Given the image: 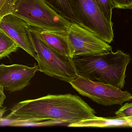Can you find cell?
Masks as SVG:
<instances>
[{
  "instance_id": "1",
  "label": "cell",
  "mask_w": 132,
  "mask_h": 132,
  "mask_svg": "<svg viewBox=\"0 0 132 132\" xmlns=\"http://www.w3.org/2000/svg\"><path fill=\"white\" fill-rule=\"evenodd\" d=\"M3 119L15 126L45 120H58L67 125L93 118L96 112L80 96L71 93L51 95L14 104Z\"/></svg>"
},
{
  "instance_id": "2",
  "label": "cell",
  "mask_w": 132,
  "mask_h": 132,
  "mask_svg": "<svg viewBox=\"0 0 132 132\" xmlns=\"http://www.w3.org/2000/svg\"><path fill=\"white\" fill-rule=\"evenodd\" d=\"M72 59L79 76L121 89L124 88L126 71L131 60L129 54L118 50Z\"/></svg>"
},
{
  "instance_id": "3",
  "label": "cell",
  "mask_w": 132,
  "mask_h": 132,
  "mask_svg": "<svg viewBox=\"0 0 132 132\" xmlns=\"http://www.w3.org/2000/svg\"><path fill=\"white\" fill-rule=\"evenodd\" d=\"M29 34L31 45L37 56L39 71L45 75L69 82L78 77L72 59L57 53L37 35L31 26Z\"/></svg>"
},
{
  "instance_id": "4",
  "label": "cell",
  "mask_w": 132,
  "mask_h": 132,
  "mask_svg": "<svg viewBox=\"0 0 132 132\" xmlns=\"http://www.w3.org/2000/svg\"><path fill=\"white\" fill-rule=\"evenodd\" d=\"M12 13L42 30L67 32L72 23L43 0H15Z\"/></svg>"
},
{
  "instance_id": "5",
  "label": "cell",
  "mask_w": 132,
  "mask_h": 132,
  "mask_svg": "<svg viewBox=\"0 0 132 132\" xmlns=\"http://www.w3.org/2000/svg\"><path fill=\"white\" fill-rule=\"evenodd\" d=\"M72 12L80 26L104 41L111 44L114 38L113 24L103 15L95 0H69Z\"/></svg>"
},
{
  "instance_id": "6",
  "label": "cell",
  "mask_w": 132,
  "mask_h": 132,
  "mask_svg": "<svg viewBox=\"0 0 132 132\" xmlns=\"http://www.w3.org/2000/svg\"><path fill=\"white\" fill-rule=\"evenodd\" d=\"M69 83L80 95L106 106L121 105L132 99V95L127 91H122L109 84L93 81L81 76Z\"/></svg>"
},
{
  "instance_id": "7",
  "label": "cell",
  "mask_w": 132,
  "mask_h": 132,
  "mask_svg": "<svg viewBox=\"0 0 132 132\" xmlns=\"http://www.w3.org/2000/svg\"><path fill=\"white\" fill-rule=\"evenodd\" d=\"M66 35L71 59L106 53L112 49L109 44L78 24L71 23Z\"/></svg>"
},
{
  "instance_id": "8",
  "label": "cell",
  "mask_w": 132,
  "mask_h": 132,
  "mask_svg": "<svg viewBox=\"0 0 132 132\" xmlns=\"http://www.w3.org/2000/svg\"><path fill=\"white\" fill-rule=\"evenodd\" d=\"M39 71L36 64L33 67L22 64H0V85L10 93L21 91L30 84V80Z\"/></svg>"
},
{
  "instance_id": "9",
  "label": "cell",
  "mask_w": 132,
  "mask_h": 132,
  "mask_svg": "<svg viewBox=\"0 0 132 132\" xmlns=\"http://www.w3.org/2000/svg\"><path fill=\"white\" fill-rule=\"evenodd\" d=\"M30 26L25 21L13 13L4 16L0 21V28L16 43L19 48L35 58L37 55L30 39Z\"/></svg>"
},
{
  "instance_id": "10",
  "label": "cell",
  "mask_w": 132,
  "mask_h": 132,
  "mask_svg": "<svg viewBox=\"0 0 132 132\" xmlns=\"http://www.w3.org/2000/svg\"><path fill=\"white\" fill-rule=\"evenodd\" d=\"M31 27L38 37L49 47L57 53L71 59L66 35L67 31L47 30Z\"/></svg>"
},
{
  "instance_id": "11",
  "label": "cell",
  "mask_w": 132,
  "mask_h": 132,
  "mask_svg": "<svg viewBox=\"0 0 132 132\" xmlns=\"http://www.w3.org/2000/svg\"><path fill=\"white\" fill-rule=\"evenodd\" d=\"M68 127H131L132 117L119 118L113 117H99L96 116L93 118L80 120L75 123L68 124Z\"/></svg>"
},
{
  "instance_id": "12",
  "label": "cell",
  "mask_w": 132,
  "mask_h": 132,
  "mask_svg": "<svg viewBox=\"0 0 132 132\" xmlns=\"http://www.w3.org/2000/svg\"><path fill=\"white\" fill-rule=\"evenodd\" d=\"M56 13L72 23L79 24L71 8L69 0H43Z\"/></svg>"
},
{
  "instance_id": "13",
  "label": "cell",
  "mask_w": 132,
  "mask_h": 132,
  "mask_svg": "<svg viewBox=\"0 0 132 132\" xmlns=\"http://www.w3.org/2000/svg\"><path fill=\"white\" fill-rule=\"evenodd\" d=\"M18 48L16 43L0 28V59L9 57L10 55L16 52Z\"/></svg>"
},
{
  "instance_id": "14",
  "label": "cell",
  "mask_w": 132,
  "mask_h": 132,
  "mask_svg": "<svg viewBox=\"0 0 132 132\" xmlns=\"http://www.w3.org/2000/svg\"><path fill=\"white\" fill-rule=\"evenodd\" d=\"M102 14L108 22L113 24L112 21L113 4L112 0H95Z\"/></svg>"
},
{
  "instance_id": "15",
  "label": "cell",
  "mask_w": 132,
  "mask_h": 132,
  "mask_svg": "<svg viewBox=\"0 0 132 132\" xmlns=\"http://www.w3.org/2000/svg\"><path fill=\"white\" fill-rule=\"evenodd\" d=\"M15 0H0V21L9 14L12 13Z\"/></svg>"
},
{
  "instance_id": "16",
  "label": "cell",
  "mask_w": 132,
  "mask_h": 132,
  "mask_svg": "<svg viewBox=\"0 0 132 132\" xmlns=\"http://www.w3.org/2000/svg\"><path fill=\"white\" fill-rule=\"evenodd\" d=\"M116 116L119 118H129L132 117V103H126L120 109L115 112Z\"/></svg>"
},
{
  "instance_id": "17",
  "label": "cell",
  "mask_w": 132,
  "mask_h": 132,
  "mask_svg": "<svg viewBox=\"0 0 132 132\" xmlns=\"http://www.w3.org/2000/svg\"><path fill=\"white\" fill-rule=\"evenodd\" d=\"M113 8L123 10H131L132 0H112Z\"/></svg>"
},
{
  "instance_id": "18",
  "label": "cell",
  "mask_w": 132,
  "mask_h": 132,
  "mask_svg": "<svg viewBox=\"0 0 132 132\" xmlns=\"http://www.w3.org/2000/svg\"><path fill=\"white\" fill-rule=\"evenodd\" d=\"M4 89L0 85V108L3 107L4 100L6 99V96L4 92Z\"/></svg>"
},
{
  "instance_id": "19",
  "label": "cell",
  "mask_w": 132,
  "mask_h": 132,
  "mask_svg": "<svg viewBox=\"0 0 132 132\" xmlns=\"http://www.w3.org/2000/svg\"><path fill=\"white\" fill-rule=\"evenodd\" d=\"M7 111L6 107H3L2 108L0 109V119L2 118L4 113H6Z\"/></svg>"
}]
</instances>
